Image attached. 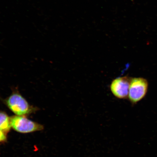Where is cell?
<instances>
[{
  "instance_id": "cell-6",
  "label": "cell",
  "mask_w": 157,
  "mask_h": 157,
  "mask_svg": "<svg viewBox=\"0 0 157 157\" xmlns=\"http://www.w3.org/2000/svg\"><path fill=\"white\" fill-rule=\"evenodd\" d=\"M6 140V136L5 133L0 130V142H4Z\"/></svg>"
},
{
  "instance_id": "cell-3",
  "label": "cell",
  "mask_w": 157,
  "mask_h": 157,
  "mask_svg": "<svg viewBox=\"0 0 157 157\" xmlns=\"http://www.w3.org/2000/svg\"><path fill=\"white\" fill-rule=\"evenodd\" d=\"M148 86V82L144 78H131L128 96L131 103H136L142 100L146 95Z\"/></svg>"
},
{
  "instance_id": "cell-5",
  "label": "cell",
  "mask_w": 157,
  "mask_h": 157,
  "mask_svg": "<svg viewBox=\"0 0 157 157\" xmlns=\"http://www.w3.org/2000/svg\"><path fill=\"white\" fill-rule=\"evenodd\" d=\"M11 127L10 118L7 114L0 112V130L6 133L9 131Z\"/></svg>"
},
{
  "instance_id": "cell-1",
  "label": "cell",
  "mask_w": 157,
  "mask_h": 157,
  "mask_svg": "<svg viewBox=\"0 0 157 157\" xmlns=\"http://www.w3.org/2000/svg\"><path fill=\"white\" fill-rule=\"evenodd\" d=\"M6 103L9 109L17 116H23L33 110L26 100L18 93L12 94L6 100Z\"/></svg>"
},
{
  "instance_id": "cell-2",
  "label": "cell",
  "mask_w": 157,
  "mask_h": 157,
  "mask_svg": "<svg viewBox=\"0 0 157 157\" xmlns=\"http://www.w3.org/2000/svg\"><path fill=\"white\" fill-rule=\"evenodd\" d=\"M11 126L15 131L21 133H28L42 130L44 127L27 118L16 116L10 118Z\"/></svg>"
},
{
  "instance_id": "cell-4",
  "label": "cell",
  "mask_w": 157,
  "mask_h": 157,
  "mask_svg": "<svg viewBox=\"0 0 157 157\" xmlns=\"http://www.w3.org/2000/svg\"><path fill=\"white\" fill-rule=\"evenodd\" d=\"M131 80L127 76L119 77L113 80L110 86L113 95L118 99H126L128 96Z\"/></svg>"
}]
</instances>
